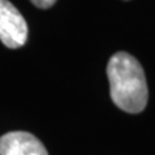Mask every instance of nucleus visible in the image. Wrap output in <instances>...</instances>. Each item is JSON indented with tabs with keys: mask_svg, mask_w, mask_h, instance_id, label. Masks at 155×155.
<instances>
[{
	"mask_svg": "<svg viewBox=\"0 0 155 155\" xmlns=\"http://www.w3.org/2000/svg\"><path fill=\"white\" fill-rule=\"evenodd\" d=\"M30 2L35 7L40 8V9H48L52 5H54V3L57 2V0H30Z\"/></svg>",
	"mask_w": 155,
	"mask_h": 155,
	"instance_id": "nucleus-4",
	"label": "nucleus"
},
{
	"mask_svg": "<svg viewBox=\"0 0 155 155\" xmlns=\"http://www.w3.org/2000/svg\"><path fill=\"white\" fill-rule=\"evenodd\" d=\"M27 34V23L18 9L8 0H0V41L17 49L25 45Z\"/></svg>",
	"mask_w": 155,
	"mask_h": 155,
	"instance_id": "nucleus-2",
	"label": "nucleus"
},
{
	"mask_svg": "<svg viewBox=\"0 0 155 155\" xmlns=\"http://www.w3.org/2000/svg\"><path fill=\"white\" fill-rule=\"evenodd\" d=\"M111 100L120 110L129 114L143 111L147 104V84L142 66L133 56L118 52L107 64Z\"/></svg>",
	"mask_w": 155,
	"mask_h": 155,
	"instance_id": "nucleus-1",
	"label": "nucleus"
},
{
	"mask_svg": "<svg viewBox=\"0 0 155 155\" xmlns=\"http://www.w3.org/2000/svg\"><path fill=\"white\" fill-rule=\"evenodd\" d=\"M0 155H48V153L34 134L18 130L0 137Z\"/></svg>",
	"mask_w": 155,
	"mask_h": 155,
	"instance_id": "nucleus-3",
	"label": "nucleus"
}]
</instances>
